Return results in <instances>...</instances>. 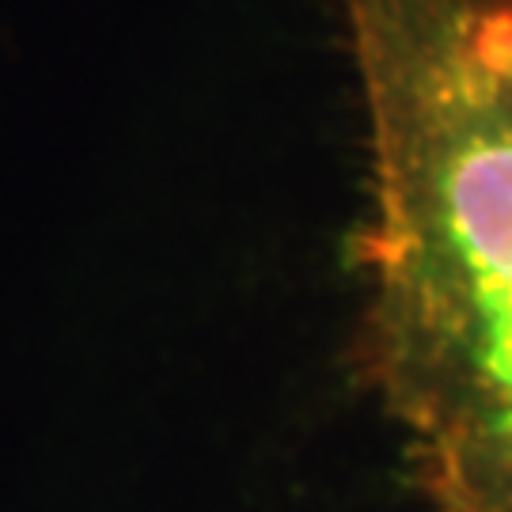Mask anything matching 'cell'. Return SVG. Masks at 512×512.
<instances>
[{
  "mask_svg": "<svg viewBox=\"0 0 512 512\" xmlns=\"http://www.w3.org/2000/svg\"><path fill=\"white\" fill-rule=\"evenodd\" d=\"M361 365L433 512H512V0H334Z\"/></svg>",
  "mask_w": 512,
  "mask_h": 512,
  "instance_id": "cell-1",
  "label": "cell"
}]
</instances>
